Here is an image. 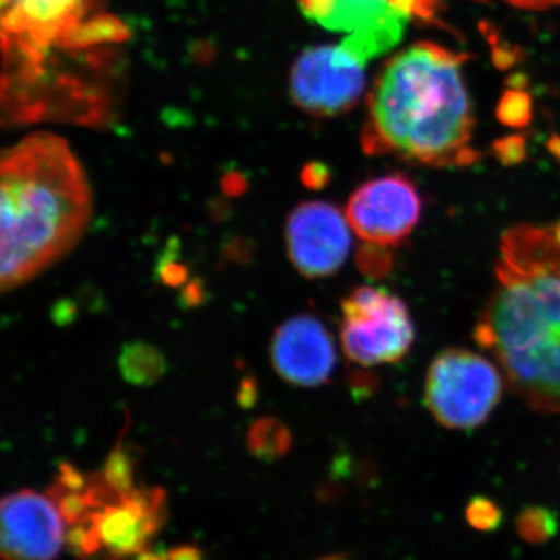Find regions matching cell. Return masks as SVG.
<instances>
[{"instance_id": "obj_1", "label": "cell", "mask_w": 560, "mask_h": 560, "mask_svg": "<svg viewBox=\"0 0 560 560\" xmlns=\"http://www.w3.org/2000/svg\"><path fill=\"white\" fill-rule=\"evenodd\" d=\"M475 341L534 411L560 415V220L504 232Z\"/></svg>"}, {"instance_id": "obj_4", "label": "cell", "mask_w": 560, "mask_h": 560, "mask_svg": "<svg viewBox=\"0 0 560 560\" xmlns=\"http://www.w3.org/2000/svg\"><path fill=\"white\" fill-rule=\"evenodd\" d=\"M503 386L500 368L480 353L445 349L427 372L425 405L445 429H477L499 407Z\"/></svg>"}, {"instance_id": "obj_15", "label": "cell", "mask_w": 560, "mask_h": 560, "mask_svg": "<svg viewBox=\"0 0 560 560\" xmlns=\"http://www.w3.org/2000/svg\"><path fill=\"white\" fill-rule=\"evenodd\" d=\"M515 529L529 545L547 544L558 534L559 521L555 512L544 506H528L518 514Z\"/></svg>"}, {"instance_id": "obj_12", "label": "cell", "mask_w": 560, "mask_h": 560, "mask_svg": "<svg viewBox=\"0 0 560 560\" xmlns=\"http://www.w3.org/2000/svg\"><path fill=\"white\" fill-rule=\"evenodd\" d=\"M271 361L280 377L301 388L326 385L337 368V348L326 324L296 315L280 324L271 341Z\"/></svg>"}, {"instance_id": "obj_16", "label": "cell", "mask_w": 560, "mask_h": 560, "mask_svg": "<svg viewBox=\"0 0 560 560\" xmlns=\"http://www.w3.org/2000/svg\"><path fill=\"white\" fill-rule=\"evenodd\" d=\"M466 521L480 533H492L503 522V511L497 501L488 497H474L466 506Z\"/></svg>"}, {"instance_id": "obj_17", "label": "cell", "mask_w": 560, "mask_h": 560, "mask_svg": "<svg viewBox=\"0 0 560 560\" xmlns=\"http://www.w3.org/2000/svg\"><path fill=\"white\" fill-rule=\"evenodd\" d=\"M357 267L371 279H382L393 270V256L386 246L364 243L357 253Z\"/></svg>"}, {"instance_id": "obj_18", "label": "cell", "mask_w": 560, "mask_h": 560, "mask_svg": "<svg viewBox=\"0 0 560 560\" xmlns=\"http://www.w3.org/2000/svg\"><path fill=\"white\" fill-rule=\"evenodd\" d=\"M397 10L423 24L440 25L444 0H389Z\"/></svg>"}, {"instance_id": "obj_11", "label": "cell", "mask_w": 560, "mask_h": 560, "mask_svg": "<svg viewBox=\"0 0 560 560\" xmlns=\"http://www.w3.org/2000/svg\"><path fill=\"white\" fill-rule=\"evenodd\" d=\"M68 523L49 492L16 490L0 499V559L55 560Z\"/></svg>"}, {"instance_id": "obj_9", "label": "cell", "mask_w": 560, "mask_h": 560, "mask_svg": "<svg viewBox=\"0 0 560 560\" xmlns=\"http://www.w3.org/2000/svg\"><path fill=\"white\" fill-rule=\"evenodd\" d=\"M366 86L364 65L341 46H318L302 51L290 77V94L305 113L335 117L349 113Z\"/></svg>"}, {"instance_id": "obj_3", "label": "cell", "mask_w": 560, "mask_h": 560, "mask_svg": "<svg viewBox=\"0 0 560 560\" xmlns=\"http://www.w3.org/2000/svg\"><path fill=\"white\" fill-rule=\"evenodd\" d=\"M91 212L86 173L65 139L38 132L0 151V293L65 257Z\"/></svg>"}, {"instance_id": "obj_22", "label": "cell", "mask_w": 560, "mask_h": 560, "mask_svg": "<svg viewBox=\"0 0 560 560\" xmlns=\"http://www.w3.org/2000/svg\"><path fill=\"white\" fill-rule=\"evenodd\" d=\"M330 560H345V559H337V558H335V559H330Z\"/></svg>"}, {"instance_id": "obj_14", "label": "cell", "mask_w": 560, "mask_h": 560, "mask_svg": "<svg viewBox=\"0 0 560 560\" xmlns=\"http://www.w3.org/2000/svg\"><path fill=\"white\" fill-rule=\"evenodd\" d=\"M287 427L276 419H261L249 431V448L260 458H278L290 447Z\"/></svg>"}, {"instance_id": "obj_13", "label": "cell", "mask_w": 560, "mask_h": 560, "mask_svg": "<svg viewBox=\"0 0 560 560\" xmlns=\"http://www.w3.org/2000/svg\"><path fill=\"white\" fill-rule=\"evenodd\" d=\"M119 368L121 377L131 385L151 386L164 377L167 360L149 342L135 341L121 349Z\"/></svg>"}, {"instance_id": "obj_8", "label": "cell", "mask_w": 560, "mask_h": 560, "mask_svg": "<svg viewBox=\"0 0 560 560\" xmlns=\"http://www.w3.org/2000/svg\"><path fill=\"white\" fill-rule=\"evenodd\" d=\"M422 215L418 186L401 173L378 176L350 195L346 219L366 243L394 248L410 237Z\"/></svg>"}, {"instance_id": "obj_6", "label": "cell", "mask_w": 560, "mask_h": 560, "mask_svg": "<svg viewBox=\"0 0 560 560\" xmlns=\"http://www.w3.org/2000/svg\"><path fill=\"white\" fill-rule=\"evenodd\" d=\"M341 346L360 366L397 363L410 352L416 330L407 304L378 287H359L342 301Z\"/></svg>"}, {"instance_id": "obj_19", "label": "cell", "mask_w": 560, "mask_h": 560, "mask_svg": "<svg viewBox=\"0 0 560 560\" xmlns=\"http://www.w3.org/2000/svg\"><path fill=\"white\" fill-rule=\"evenodd\" d=\"M330 173L326 165L311 164L302 172V180L308 189H323L329 183Z\"/></svg>"}, {"instance_id": "obj_5", "label": "cell", "mask_w": 560, "mask_h": 560, "mask_svg": "<svg viewBox=\"0 0 560 560\" xmlns=\"http://www.w3.org/2000/svg\"><path fill=\"white\" fill-rule=\"evenodd\" d=\"M165 499L161 489H131L108 497L68 528V541L84 560H124L142 555L161 528Z\"/></svg>"}, {"instance_id": "obj_20", "label": "cell", "mask_w": 560, "mask_h": 560, "mask_svg": "<svg viewBox=\"0 0 560 560\" xmlns=\"http://www.w3.org/2000/svg\"><path fill=\"white\" fill-rule=\"evenodd\" d=\"M162 280L168 285H179L187 279L186 268L178 261L165 260L161 270Z\"/></svg>"}, {"instance_id": "obj_7", "label": "cell", "mask_w": 560, "mask_h": 560, "mask_svg": "<svg viewBox=\"0 0 560 560\" xmlns=\"http://www.w3.org/2000/svg\"><path fill=\"white\" fill-rule=\"evenodd\" d=\"M300 9L320 27L345 33L342 49L364 66L396 47L410 21L389 0H300Z\"/></svg>"}, {"instance_id": "obj_2", "label": "cell", "mask_w": 560, "mask_h": 560, "mask_svg": "<svg viewBox=\"0 0 560 560\" xmlns=\"http://www.w3.org/2000/svg\"><path fill=\"white\" fill-rule=\"evenodd\" d=\"M469 55L418 43L390 58L375 80L361 149L425 167H467L475 119L463 66Z\"/></svg>"}, {"instance_id": "obj_10", "label": "cell", "mask_w": 560, "mask_h": 560, "mask_svg": "<svg viewBox=\"0 0 560 560\" xmlns=\"http://www.w3.org/2000/svg\"><path fill=\"white\" fill-rule=\"evenodd\" d=\"M346 215L327 201H304L291 210L285 226L287 253L307 279L337 275L348 260L352 234Z\"/></svg>"}, {"instance_id": "obj_21", "label": "cell", "mask_w": 560, "mask_h": 560, "mask_svg": "<svg viewBox=\"0 0 560 560\" xmlns=\"http://www.w3.org/2000/svg\"><path fill=\"white\" fill-rule=\"evenodd\" d=\"M515 9L526 11H545L560 7V0H504Z\"/></svg>"}]
</instances>
